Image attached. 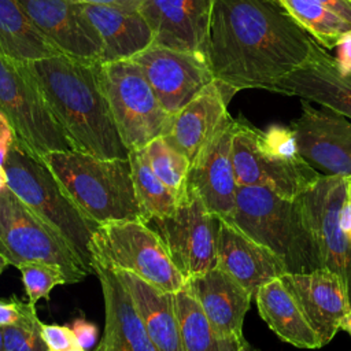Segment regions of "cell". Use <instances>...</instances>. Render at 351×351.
I'll return each mask as SVG.
<instances>
[{"mask_svg": "<svg viewBox=\"0 0 351 351\" xmlns=\"http://www.w3.org/2000/svg\"><path fill=\"white\" fill-rule=\"evenodd\" d=\"M34 306L21 300H0V328L10 325H40Z\"/></svg>", "mask_w": 351, "mask_h": 351, "instance_id": "35", "label": "cell"}, {"mask_svg": "<svg viewBox=\"0 0 351 351\" xmlns=\"http://www.w3.org/2000/svg\"><path fill=\"white\" fill-rule=\"evenodd\" d=\"M103 40L100 63L132 59L154 44V33L137 10L81 4Z\"/></svg>", "mask_w": 351, "mask_h": 351, "instance_id": "24", "label": "cell"}, {"mask_svg": "<svg viewBox=\"0 0 351 351\" xmlns=\"http://www.w3.org/2000/svg\"><path fill=\"white\" fill-rule=\"evenodd\" d=\"M144 151L154 174L180 202L188 192V173L191 167L188 158L173 148L163 137H156L148 143Z\"/></svg>", "mask_w": 351, "mask_h": 351, "instance_id": "31", "label": "cell"}, {"mask_svg": "<svg viewBox=\"0 0 351 351\" xmlns=\"http://www.w3.org/2000/svg\"><path fill=\"white\" fill-rule=\"evenodd\" d=\"M219 222L221 218L188 186L171 215L154 218L148 225L160 236L176 267L188 280L217 266Z\"/></svg>", "mask_w": 351, "mask_h": 351, "instance_id": "10", "label": "cell"}, {"mask_svg": "<svg viewBox=\"0 0 351 351\" xmlns=\"http://www.w3.org/2000/svg\"><path fill=\"white\" fill-rule=\"evenodd\" d=\"M1 170L5 185L62 234L88 273L93 274L90 245L97 225L73 203L43 158L14 137Z\"/></svg>", "mask_w": 351, "mask_h": 351, "instance_id": "5", "label": "cell"}, {"mask_svg": "<svg viewBox=\"0 0 351 351\" xmlns=\"http://www.w3.org/2000/svg\"><path fill=\"white\" fill-rule=\"evenodd\" d=\"M339 222H340V228L348 233L351 230V204L346 200V203L343 204L340 214H339Z\"/></svg>", "mask_w": 351, "mask_h": 351, "instance_id": "41", "label": "cell"}, {"mask_svg": "<svg viewBox=\"0 0 351 351\" xmlns=\"http://www.w3.org/2000/svg\"><path fill=\"white\" fill-rule=\"evenodd\" d=\"M22 274V282L25 292L29 298V303L36 306L40 299L49 300L51 291L59 284H67L63 271L53 265L44 262H29L19 267Z\"/></svg>", "mask_w": 351, "mask_h": 351, "instance_id": "32", "label": "cell"}, {"mask_svg": "<svg viewBox=\"0 0 351 351\" xmlns=\"http://www.w3.org/2000/svg\"><path fill=\"white\" fill-rule=\"evenodd\" d=\"M80 211L96 225L110 221H141L132 165L126 159H103L75 149L41 156Z\"/></svg>", "mask_w": 351, "mask_h": 351, "instance_id": "3", "label": "cell"}, {"mask_svg": "<svg viewBox=\"0 0 351 351\" xmlns=\"http://www.w3.org/2000/svg\"><path fill=\"white\" fill-rule=\"evenodd\" d=\"M237 119L226 117L210 143L189 167L188 186L206 207L222 219H229L236 202V178L232 162V141Z\"/></svg>", "mask_w": 351, "mask_h": 351, "instance_id": "16", "label": "cell"}, {"mask_svg": "<svg viewBox=\"0 0 351 351\" xmlns=\"http://www.w3.org/2000/svg\"><path fill=\"white\" fill-rule=\"evenodd\" d=\"M0 55L29 63L60 52L37 29L18 0H0Z\"/></svg>", "mask_w": 351, "mask_h": 351, "instance_id": "27", "label": "cell"}, {"mask_svg": "<svg viewBox=\"0 0 351 351\" xmlns=\"http://www.w3.org/2000/svg\"><path fill=\"white\" fill-rule=\"evenodd\" d=\"M313 41L278 0H215L204 55L214 80L236 92H276L310 56Z\"/></svg>", "mask_w": 351, "mask_h": 351, "instance_id": "1", "label": "cell"}, {"mask_svg": "<svg viewBox=\"0 0 351 351\" xmlns=\"http://www.w3.org/2000/svg\"><path fill=\"white\" fill-rule=\"evenodd\" d=\"M8 265H10V263H8V261H7V259L0 254V274L4 271V269H5Z\"/></svg>", "mask_w": 351, "mask_h": 351, "instance_id": "43", "label": "cell"}, {"mask_svg": "<svg viewBox=\"0 0 351 351\" xmlns=\"http://www.w3.org/2000/svg\"><path fill=\"white\" fill-rule=\"evenodd\" d=\"M232 162L237 185L266 188L285 199L299 197L322 176L302 156L284 159L265 151L258 129L241 119L236 122Z\"/></svg>", "mask_w": 351, "mask_h": 351, "instance_id": "11", "label": "cell"}, {"mask_svg": "<svg viewBox=\"0 0 351 351\" xmlns=\"http://www.w3.org/2000/svg\"><path fill=\"white\" fill-rule=\"evenodd\" d=\"M234 93L237 92L233 88L214 80L171 115L163 138L192 165L229 115L228 104Z\"/></svg>", "mask_w": 351, "mask_h": 351, "instance_id": "20", "label": "cell"}, {"mask_svg": "<svg viewBox=\"0 0 351 351\" xmlns=\"http://www.w3.org/2000/svg\"><path fill=\"white\" fill-rule=\"evenodd\" d=\"M269 248L287 273L319 269L318 251L296 199H285L261 186L237 185L234 210L225 219Z\"/></svg>", "mask_w": 351, "mask_h": 351, "instance_id": "4", "label": "cell"}, {"mask_svg": "<svg viewBox=\"0 0 351 351\" xmlns=\"http://www.w3.org/2000/svg\"><path fill=\"white\" fill-rule=\"evenodd\" d=\"M214 3L215 0H143L138 12L154 33V44L204 55Z\"/></svg>", "mask_w": 351, "mask_h": 351, "instance_id": "18", "label": "cell"}, {"mask_svg": "<svg viewBox=\"0 0 351 351\" xmlns=\"http://www.w3.org/2000/svg\"><path fill=\"white\" fill-rule=\"evenodd\" d=\"M0 351H4V339H3V328H0Z\"/></svg>", "mask_w": 351, "mask_h": 351, "instance_id": "46", "label": "cell"}, {"mask_svg": "<svg viewBox=\"0 0 351 351\" xmlns=\"http://www.w3.org/2000/svg\"><path fill=\"white\" fill-rule=\"evenodd\" d=\"M313 234L319 265L344 282L351 303V239L340 228L339 214L347 200V177L321 176L298 197Z\"/></svg>", "mask_w": 351, "mask_h": 351, "instance_id": "12", "label": "cell"}, {"mask_svg": "<svg viewBox=\"0 0 351 351\" xmlns=\"http://www.w3.org/2000/svg\"><path fill=\"white\" fill-rule=\"evenodd\" d=\"M70 328L74 333L77 346H80L85 350L95 346L96 339H97V328L95 324H92L84 318H77L73 321Z\"/></svg>", "mask_w": 351, "mask_h": 351, "instance_id": "37", "label": "cell"}, {"mask_svg": "<svg viewBox=\"0 0 351 351\" xmlns=\"http://www.w3.org/2000/svg\"><path fill=\"white\" fill-rule=\"evenodd\" d=\"M115 267L129 270L163 292L185 285L160 236L141 221H110L97 225L90 250Z\"/></svg>", "mask_w": 351, "mask_h": 351, "instance_id": "8", "label": "cell"}, {"mask_svg": "<svg viewBox=\"0 0 351 351\" xmlns=\"http://www.w3.org/2000/svg\"><path fill=\"white\" fill-rule=\"evenodd\" d=\"M8 125V122H7V119L0 114V134L3 133V130H4V128Z\"/></svg>", "mask_w": 351, "mask_h": 351, "instance_id": "45", "label": "cell"}, {"mask_svg": "<svg viewBox=\"0 0 351 351\" xmlns=\"http://www.w3.org/2000/svg\"><path fill=\"white\" fill-rule=\"evenodd\" d=\"M18 3L62 55L82 62L100 60L103 40L81 4L69 0H18Z\"/></svg>", "mask_w": 351, "mask_h": 351, "instance_id": "15", "label": "cell"}, {"mask_svg": "<svg viewBox=\"0 0 351 351\" xmlns=\"http://www.w3.org/2000/svg\"><path fill=\"white\" fill-rule=\"evenodd\" d=\"M41 324L4 326V351H49L41 336Z\"/></svg>", "mask_w": 351, "mask_h": 351, "instance_id": "34", "label": "cell"}, {"mask_svg": "<svg viewBox=\"0 0 351 351\" xmlns=\"http://www.w3.org/2000/svg\"><path fill=\"white\" fill-rule=\"evenodd\" d=\"M129 160L132 165L136 197L145 215L147 223L154 218L171 215L178 206V199L154 174L148 165L144 148L129 151Z\"/></svg>", "mask_w": 351, "mask_h": 351, "instance_id": "30", "label": "cell"}, {"mask_svg": "<svg viewBox=\"0 0 351 351\" xmlns=\"http://www.w3.org/2000/svg\"><path fill=\"white\" fill-rule=\"evenodd\" d=\"M217 267L233 277L252 296L266 282L287 273L284 263L266 247L221 218Z\"/></svg>", "mask_w": 351, "mask_h": 351, "instance_id": "22", "label": "cell"}, {"mask_svg": "<svg viewBox=\"0 0 351 351\" xmlns=\"http://www.w3.org/2000/svg\"><path fill=\"white\" fill-rule=\"evenodd\" d=\"M280 278L318 333L322 346L328 344L340 329L343 317L351 310L343 280L324 267L307 273H285Z\"/></svg>", "mask_w": 351, "mask_h": 351, "instance_id": "19", "label": "cell"}, {"mask_svg": "<svg viewBox=\"0 0 351 351\" xmlns=\"http://www.w3.org/2000/svg\"><path fill=\"white\" fill-rule=\"evenodd\" d=\"M67 351H86V350L82 348V347H80V346H75V347H73V348H70V350H67Z\"/></svg>", "mask_w": 351, "mask_h": 351, "instance_id": "47", "label": "cell"}, {"mask_svg": "<svg viewBox=\"0 0 351 351\" xmlns=\"http://www.w3.org/2000/svg\"><path fill=\"white\" fill-rule=\"evenodd\" d=\"M276 92L317 103L351 119V71H341L336 58L315 40L306 62L280 81Z\"/></svg>", "mask_w": 351, "mask_h": 351, "instance_id": "21", "label": "cell"}, {"mask_svg": "<svg viewBox=\"0 0 351 351\" xmlns=\"http://www.w3.org/2000/svg\"><path fill=\"white\" fill-rule=\"evenodd\" d=\"M111 267L130 293L145 330L158 351H184L173 293L158 289L129 270L112 265Z\"/></svg>", "mask_w": 351, "mask_h": 351, "instance_id": "25", "label": "cell"}, {"mask_svg": "<svg viewBox=\"0 0 351 351\" xmlns=\"http://www.w3.org/2000/svg\"><path fill=\"white\" fill-rule=\"evenodd\" d=\"M41 336L49 351H67L77 346L70 326L41 324Z\"/></svg>", "mask_w": 351, "mask_h": 351, "instance_id": "36", "label": "cell"}, {"mask_svg": "<svg viewBox=\"0 0 351 351\" xmlns=\"http://www.w3.org/2000/svg\"><path fill=\"white\" fill-rule=\"evenodd\" d=\"M258 141L265 151L276 156L284 159H293L300 156L292 128L271 125L266 130L258 129Z\"/></svg>", "mask_w": 351, "mask_h": 351, "instance_id": "33", "label": "cell"}, {"mask_svg": "<svg viewBox=\"0 0 351 351\" xmlns=\"http://www.w3.org/2000/svg\"><path fill=\"white\" fill-rule=\"evenodd\" d=\"M347 202L351 204V177H347Z\"/></svg>", "mask_w": 351, "mask_h": 351, "instance_id": "44", "label": "cell"}, {"mask_svg": "<svg viewBox=\"0 0 351 351\" xmlns=\"http://www.w3.org/2000/svg\"><path fill=\"white\" fill-rule=\"evenodd\" d=\"M132 60L141 67L158 101L169 115L177 114L214 81L207 59L200 52L152 44Z\"/></svg>", "mask_w": 351, "mask_h": 351, "instance_id": "13", "label": "cell"}, {"mask_svg": "<svg viewBox=\"0 0 351 351\" xmlns=\"http://www.w3.org/2000/svg\"><path fill=\"white\" fill-rule=\"evenodd\" d=\"M302 112L291 125L299 155L322 176L351 177V119L300 99Z\"/></svg>", "mask_w": 351, "mask_h": 351, "instance_id": "14", "label": "cell"}, {"mask_svg": "<svg viewBox=\"0 0 351 351\" xmlns=\"http://www.w3.org/2000/svg\"><path fill=\"white\" fill-rule=\"evenodd\" d=\"M92 269L104 299V335L96 351H158L136 310L133 299L111 265L92 248Z\"/></svg>", "mask_w": 351, "mask_h": 351, "instance_id": "17", "label": "cell"}, {"mask_svg": "<svg viewBox=\"0 0 351 351\" xmlns=\"http://www.w3.org/2000/svg\"><path fill=\"white\" fill-rule=\"evenodd\" d=\"M340 329H343L344 332H347L351 336V310L343 317V319L340 322Z\"/></svg>", "mask_w": 351, "mask_h": 351, "instance_id": "42", "label": "cell"}, {"mask_svg": "<svg viewBox=\"0 0 351 351\" xmlns=\"http://www.w3.org/2000/svg\"><path fill=\"white\" fill-rule=\"evenodd\" d=\"M73 149L103 159H126L101 80V63L66 55L26 63Z\"/></svg>", "mask_w": 351, "mask_h": 351, "instance_id": "2", "label": "cell"}, {"mask_svg": "<svg viewBox=\"0 0 351 351\" xmlns=\"http://www.w3.org/2000/svg\"><path fill=\"white\" fill-rule=\"evenodd\" d=\"M103 86L129 151L144 148L167 132L171 115L158 101L141 67L132 59L101 63Z\"/></svg>", "mask_w": 351, "mask_h": 351, "instance_id": "7", "label": "cell"}, {"mask_svg": "<svg viewBox=\"0 0 351 351\" xmlns=\"http://www.w3.org/2000/svg\"><path fill=\"white\" fill-rule=\"evenodd\" d=\"M252 351H256V350H252Z\"/></svg>", "mask_w": 351, "mask_h": 351, "instance_id": "48", "label": "cell"}, {"mask_svg": "<svg viewBox=\"0 0 351 351\" xmlns=\"http://www.w3.org/2000/svg\"><path fill=\"white\" fill-rule=\"evenodd\" d=\"M218 336L243 340V322L252 295L233 277L213 267L185 281Z\"/></svg>", "mask_w": 351, "mask_h": 351, "instance_id": "23", "label": "cell"}, {"mask_svg": "<svg viewBox=\"0 0 351 351\" xmlns=\"http://www.w3.org/2000/svg\"><path fill=\"white\" fill-rule=\"evenodd\" d=\"M0 114L14 137L43 156L51 151L73 149L49 111L26 63L0 55Z\"/></svg>", "mask_w": 351, "mask_h": 351, "instance_id": "9", "label": "cell"}, {"mask_svg": "<svg viewBox=\"0 0 351 351\" xmlns=\"http://www.w3.org/2000/svg\"><path fill=\"white\" fill-rule=\"evenodd\" d=\"M0 254L19 267L29 262L58 266L67 284L89 273L62 234L33 213L5 184L0 185Z\"/></svg>", "mask_w": 351, "mask_h": 351, "instance_id": "6", "label": "cell"}, {"mask_svg": "<svg viewBox=\"0 0 351 351\" xmlns=\"http://www.w3.org/2000/svg\"><path fill=\"white\" fill-rule=\"evenodd\" d=\"M291 16L325 49L336 48L351 23L318 0H278Z\"/></svg>", "mask_w": 351, "mask_h": 351, "instance_id": "29", "label": "cell"}, {"mask_svg": "<svg viewBox=\"0 0 351 351\" xmlns=\"http://www.w3.org/2000/svg\"><path fill=\"white\" fill-rule=\"evenodd\" d=\"M255 300L259 315L282 341L306 350L324 347L318 333L280 277L262 285L255 293Z\"/></svg>", "mask_w": 351, "mask_h": 351, "instance_id": "26", "label": "cell"}, {"mask_svg": "<svg viewBox=\"0 0 351 351\" xmlns=\"http://www.w3.org/2000/svg\"><path fill=\"white\" fill-rule=\"evenodd\" d=\"M176 314L184 351H252L245 339L229 340L218 336L206 317L202 306L184 285L173 292Z\"/></svg>", "mask_w": 351, "mask_h": 351, "instance_id": "28", "label": "cell"}, {"mask_svg": "<svg viewBox=\"0 0 351 351\" xmlns=\"http://www.w3.org/2000/svg\"><path fill=\"white\" fill-rule=\"evenodd\" d=\"M78 4H96V5H107L123 10H137L140 8L143 0H69Z\"/></svg>", "mask_w": 351, "mask_h": 351, "instance_id": "39", "label": "cell"}, {"mask_svg": "<svg viewBox=\"0 0 351 351\" xmlns=\"http://www.w3.org/2000/svg\"><path fill=\"white\" fill-rule=\"evenodd\" d=\"M337 63L341 71H351V30H348L337 43Z\"/></svg>", "mask_w": 351, "mask_h": 351, "instance_id": "38", "label": "cell"}, {"mask_svg": "<svg viewBox=\"0 0 351 351\" xmlns=\"http://www.w3.org/2000/svg\"><path fill=\"white\" fill-rule=\"evenodd\" d=\"M351 23V0H318Z\"/></svg>", "mask_w": 351, "mask_h": 351, "instance_id": "40", "label": "cell"}]
</instances>
